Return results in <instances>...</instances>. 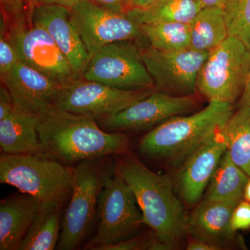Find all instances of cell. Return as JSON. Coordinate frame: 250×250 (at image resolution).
<instances>
[{"label":"cell","instance_id":"35","mask_svg":"<svg viewBox=\"0 0 250 250\" xmlns=\"http://www.w3.org/2000/svg\"><path fill=\"white\" fill-rule=\"evenodd\" d=\"M250 106V67L246 85L238 103V106Z\"/></svg>","mask_w":250,"mask_h":250},{"label":"cell","instance_id":"16","mask_svg":"<svg viewBox=\"0 0 250 250\" xmlns=\"http://www.w3.org/2000/svg\"><path fill=\"white\" fill-rule=\"evenodd\" d=\"M236 206L207 199L200 201L188 215V236L208 242L218 250L243 248V240L231 225V214Z\"/></svg>","mask_w":250,"mask_h":250},{"label":"cell","instance_id":"30","mask_svg":"<svg viewBox=\"0 0 250 250\" xmlns=\"http://www.w3.org/2000/svg\"><path fill=\"white\" fill-rule=\"evenodd\" d=\"M14 104L12 97L5 85L0 86V120L10 115L14 109Z\"/></svg>","mask_w":250,"mask_h":250},{"label":"cell","instance_id":"26","mask_svg":"<svg viewBox=\"0 0 250 250\" xmlns=\"http://www.w3.org/2000/svg\"><path fill=\"white\" fill-rule=\"evenodd\" d=\"M229 36H233L250 48V0H230L223 8Z\"/></svg>","mask_w":250,"mask_h":250},{"label":"cell","instance_id":"21","mask_svg":"<svg viewBox=\"0 0 250 250\" xmlns=\"http://www.w3.org/2000/svg\"><path fill=\"white\" fill-rule=\"evenodd\" d=\"M249 175L236 165L227 150L206 190L205 198L237 204L243 199Z\"/></svg>","mask_w":250,"mask_h":250},{"label":"cell","instance_id":"25","mask_svg":"<svg viewBox=\"0 0 250 250\" xmlns=\"http://www.w3.org/2000/svg\"><path fill=\"white\" fill-rule=\"evenodd\" d=\"M140 26L146 43L152 48L174 52L190 47V24L160 22Z\"/></svg>","mask_w":250,"mask_h":250},{"label":"cell","instance_id":"6","mask_svg":"<svg viewBox=\"0 0 250 250\" xmlns=\"http://www.w3.org/2000/svg\"><path fill=\"white\" fill-rule=\"evenodd\" d=\"M96 218V231L84 250H104L137 236L145 225L136 197L116 164L99 195Z\"/></svg>","mask_w":250,"mask_h":250},{"label":"cell","instance_id":"9","mask_svg":"<svg viewBox=\"0 0 250 250\" xmlns=\"http://www.w3.org/2000/svg\"><path fill=\"white\" fill-rule=\"evenodd\" d=\"M134 42L104 46L90 58L82 78L121 89L155 88L141 57L139 42Z\"/></svg>","mask_w":250,"mask_h":250},{"label":"cell","instance_id":"38","mask_svg":"<svg viewBox=\"0 0 250 250\" xmlns=\"http://www.w3.org/2000/svg\"><path fill=\"white\" fill-rule=\"evenodd\" d=\"M243 199L246 201L250 202V175L248 182H247L246 187H245Z\"/></svg>","mask_w":250,"mask_h":250},{"label":"cell","instance_id":"33","mask_svg":"<svg viewBox=\"0 0 250 250\" xmlns=\"http://www.w3.org/2000/svg\"><path fill=\"white\" fill-rule=\"evenodd\" d=\"M83 0H28V10L33 9L36 6L43 5H59L71 9L80 1Z\"/></svg>","mask_w":250,"mask_h":250},{"label":"cell","instance_id":"17","mask_svg":"<svg viewBox=\"0 0 250 250\" xmlns=\"http://www.w3.org/2000/svg\"><path fill=\"white\" fill-rule=\"evenodd\" d=\"M0 78L1 84L11 94L15 106L38 116L53 107L63 86L21 62Z\"/></svg>","mask_w":250,"mask_h":250},{"label":"cell","instance_id":"29","mask_svg":"<svg viewBox=\"0 0 250 250\" xmlns=\"http://www.w3.org/2000/svg\"><path fill=\"white\" fill-rule=\"evenodd\" d=\"M231 225L236 232L250 229V202L243 199L237 204L231 214Z\"/></svg>","mask_w":250,"mask_h":250},{"label":"cell","instance_id":"10","mask_svg":"<svg viewBox=\"0 0 250 250\" xmlns=\"http://www.w3.org/2000/svg\"><path fill=\"white\" fill-rule=\"evenodd\" d=\"M155 88L125 90L95 81L76 79L63 85L53 107L100 120L146 98Z\"/></svg>","mask_w":250,"mask_h":250},{"label":"cell","instance_id":"3","mask_svg":"<svg viewBox=\"0 0 250 250\" xmlns=\"http://www.w3.org/2000/svg\"><path fill=\"white\" fill-rule=\"evenodd\" d=\"M233 112L232 104L210 101L200 111L173 117L153 128L139 143L143 155L179 167Z\"/></svg>","mask_w":250,"mask_h":250},{"label":"cell","instance_id":"8","mask_svg":"<svg viewBox=\"0 0 250 250\" xmlns=\"http://www.w3.org/2000/svg\"><path fill=\"white\" fill-rule=\"evenodd\" d=\"M20 62L62 85L76 80L72 67L52 38L34 22L28 10L18 14L1 12Z\"/></svg>","mask_w":250,"mask_h":250},{"label":"cell","instance_id":"12","mask_svg":"<svg viewBox=\"0 0 250 250\" xmlns=\"http://www.w3.org/2000/svg\"><path fill=\"white\" fill-rule=\"evenodd\" d=\"M72 21L90 58L104 46L133 41L146 42L141 26L126 14L117 13L83 0L72 6Z\"/></svg>","mask_w":250,"mask_h":250},{"label":"cell","instance_id":"5","mask_svg":"<svg viewBox=\"0 0 250 250\" xmlns=\"http://www.w3.org/2000/svg\"><path fill=\"white\" fill-rule=\"evenodd\" d=\"M115 164V156H109L74 166L75 185L62 215L57 249L77 250L85 241L96 218L99 195Z\"/></svg>","mask_w":250,"mask_h":250},{"label":"cell","instance_id":"13","mask_svg":"<svg viewBox=\"0 0 250 250\" xmlns=\"http://www.w3.org/2000/svg\"><path fill=\"white\" fill-rule=\"evenodd\" d=\"M198 103L195 95L174 96L155 90L116 114L98 120V123L104 129L113 132L153 129L173 117L190 113Z\"/></svg>","mask_w":250,"mask_h":250},{"label":"cell","instance_id":"14","mask_svg":"<svg viewBox=\"0 0 250 250\" xmlns=\"http://www.w3.org/2000/svg\"><path fill=\"white\" fill-rule=\"evenodd\" d=\"M223 128L206 140L179 166L174 185L184 205L195 207L201 201L219 163L228 149Z\"/></svg>","mask_w":250,"mask_h":250},{"label":"cell","instance_id":"27","mask_svg":"<svg viewBox=\"0 0 250 250\" xmlns=\"http://www.w3.org/2000/svg\"><path fill=\"white\" fill-rule=\"evenodd\" d=\"M20 62L4 19H0V77L11 71Z\"/></svg>","mask_w":250,"mask_h":250},{"label":"cell","instance_id":"24","mask_svg":"<svg viewBox=\"0 0 250 250\" xmlns=\"http://www.w3.org/2000/svg\"><path fill=\"white\" fill-rule=\"evenodd\" d=\"M223 132L231 159L250 175V106H238L224 125Z\"/></svg>","mask_w":250,"mask_h":250},{"label":"cell","instance_id":"19","mask_svg":"<svg viewBox=\"0 0 250 250\" xmlns=\"http://www.w3.org/2000/svg\"><path fill=\"white\" fill-rule=\"evenodd\" d=\"M39 116L15 106L0 120V148L9 154L45 155L39 139Z\"/></svg>","mask_w":250,"mask_h":250},{"label":"cell","instance_id":"15","mask_svg":"<svg viewBox=\"0 0 250 250\" xmlns=\"http://www.w3.org/2000/svg\"><path fill=\"white\" fill-rule=\"evenodd\" d=\"M28 15L48 32L70 63L75 79L82 78L90 58L72 22L70 8L43 5L28 10Z\"/></svg>","mask_w":250,"mask_h":250},{"label":"cell","instance_id":"20","mask_svg":"<svg viewBox=\"0 0 250 250\" xmlns=\"http://www.w3.org/2000/svg\"><path fill=\"white\" fill-rule=\"evenodd\" d=\"M64 206L42 204L18 250H53L58 245Z\"/></svg>","mask_w":250,"mask_h":250},{"label":"cell","instance_id":"23","mask_svg":"<svg viewBox=\"0 0 250 250\" xmlns=\"http://www.w3.org/2000/svg\"><path fill=\"white\" fill-rule=\"evenodd\" d=\"M190 48L210 52L228 37L223 8L205 7L190 24Z\"/></svg>","mask_w":250,"mask_h":250},{"label":"cell","instance_id":"18","mask_svg":"<svg viewBox=\"0 0 250 250\" xmlns=\"http://www.w3.org/2000/svg\"><path fill=\"white\" fill-rule=\"evenodd\" d=\"M42 203L22 193L0 202V250H18Z\"/></svg>","mask_w":250,"mask_h":250},{"label":"cell","instance_id":"22","mask_svg":"<svg viewBox=\"0 0 250 250\" xmlns=\"http://www.w3.org/2000/svg\"><path fill=\"white\" fill-rule=\"evenodd\" d=\"M202 9L200 0H159L145 9L128 10L126 14L139 24L160 22L190 24Z\"/></svg>","mask_w":250,"mask_h":250},{"label":"cell","instance_id":"11","mask_svg":"<svg viewBox=\"0 0 250 250\" xmlns=\"http://www.w3.org/2000/svg\"><path fill=\"white\" fill-rule=\"evenodd\" d=\"M141 57L156 90L174 96L195 95L199 74L209 52L190 48L164 52L139 42Z\"/></svg>","mask_w":250,"mask_h":250},{"label":"cell","instance_id":"31","mask_svg":"<svg viewBox=\"0 0 250 250\" xmlns=\"http://www.w3.org/2000/svg\"><path fill=\"white\" fill-rule=\"evenodd\" d=\"M98 6L117 13L126 14L129 9V0H90Z\"/></svg>","mask_w":250,"mask_h":250},{"label":"cell","instance_id":"7","mask_svg":"<svg viewBox=\"0 0 250 250\" xmlns=\"http://www.w3.org/2000/svg\"><path fill=\"white\" fill-rule=\"evenodd\" d=\"M250 67V48L228 36L212 49L199 74L197 90L208 101L233 104L241 98Z\"/></svg>","mask_w":250,"mask_h":250},{"label":"cell","instance_id":"37","mask_svg":"<svg viewBox=\"0 0 250 250\" xmlns=\"http://www.w3.org/2000/svg\"><path fill=\"white\" fill-rule=\"evenodd\" d=\"M200 2L205 7L224 8L230 0H200Z\"/></svg>","mask_w":250,"mask_h":250},{"label":"cell","instance_id":"28","mask_svg":"<svg viewBox=\"0 0 250 250\" xmlns=\"http://www.w3.org/2000/svg\"><path fill=\"white\" fill-rule=\"evenodd\" d=\"M104 250H161L160 245L152 231L139 233L129 240L107 247Z\"/></svg>","mask_w":250,"mask_h":250},{"label":"cell","instance_id":"36","mask_svg":"<svg viewBox=\"0 0 250 250\" xmlns=\"http://www.w3.org/2000/svg\"><path fill=\"white\" fill-rule=\"evenodd\" d=\"M159 1V0H129V9H145Z\"/></svg>","mask_w":250,"mask_h":250},{"label":"cell","instance_id":"32","mask_svg":"<svg viewBox=\"0 0 250 250\" xmlns=\"http://www.w3.org/2000/svg\"><path fill=\"white\" fill-rule=\"evenodd\" d=\"M1 11L7 14H18L27 11L28 0H0Z\"/></svg>","mask_w":250,"mask_h":250},{"label":"cell","instance_id":"2","mask_svg":"<svg viewBox=\"0 0 250 250\" xmlns=\"http://www.w3.org/2000/svg\"><path fill=\"white\" fill-rule=\"evenodd\" d=\"M38 132L45 155L71 167L88 159L126 154L130 145L126 135L105 131L95 117L54 107L39 115Z\"/></svg>","mask_w":250,"mask_h":250},{"label":"cell","instance_id":"1","mask_svg":"<svg viewBox=\"0 0 250 250\" xmlns=\"http://www.w3.org/2000/svg\"><path fill=\"white\" fill-rule=\"evenodd\" d=\"M114 156L117 168L142 212L143 223L155 235L161 250L174 249L188 236V215L174 182L128 152Z\"/></svg>","mask_w":250,"mask_h":250},{"label":"cell","instance_id":"4","mask_svg":"<svg viewBox=\"0 0 250 250\" xmlns=\"http://www.w3.org/2000/svg\"><path fill=\"white\" fill-rule=\"evenodd\" d=\"M75 180L74 167L46 155L1 153L0 156L1 184L12 186L42 204L65 206Z\"/></svg>","mask_w":250,"mask_h":250},{"label":"cell","instance_id":"34","mask_svg":"<svg viewBox=\"0 0 250 250\" xmlns=\"http://www.w3.org/2000/svg\"><path fill=\"white\" fill-rule=\"evenodd\" d=\"M187 250H218L216 247L210 244L208 242L197 239V238L188 237Z\"/></svg>","mask_w":250,"mask_h":250}]
</instances>
